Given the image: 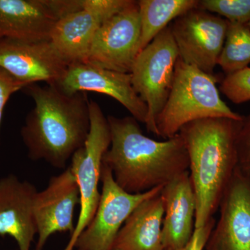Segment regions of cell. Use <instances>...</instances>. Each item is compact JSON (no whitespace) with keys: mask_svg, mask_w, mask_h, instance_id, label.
<instances>
[{"mask_svg":"<svg viewBox=\"0 0 250 250\" xmlns=\"http://www.w3.org/2000/svg\"><path fill=\"white\" fill-rule=\"evenodd\" d=\"M107 120L111 146L103 163L125 191L139 194L164 187L188 171V155L180 134L157 141L145 136L132 116H108Z\"/></svg>","mask_w":250,"mask_h":250,"instance_id":"obj_1","label":"cell"},{"mask_svg":"<svg viewBox=\"0 0 250 250\" xmlns=\"http://www.w3.org/2000/svg\"><path fill=\"white\" fill-rule=\"evenodd\" d=\"M35 103L21 129L23 143L32 161L43 160L59 169L83 147L90 120L85 92L67 95L54 85L32 83L24 88Z\"/></svg>","mask_w":250,"mask_h":250,"instance_id":"obj_2","label":"cell"},{"mask_svg":"<svg viewBox=\"0 0 250 250\" xmlns=\"http://www.w3.org/2000/svg\"><path fill=\"white\" fill-rule=\"evenodd\" d=\"M241 121L205 118L188 123L179 131L196 199L195 229L213 218L238 167L236 136Z\"/></svg>","mask_w":250,"mask_h":250,"instance_id":"obj_3","label":"cell"},{"mask_svg":"<svg viewBox=\"0 0 250 250\" xmlns=\"http://www.w3.org/2000/svg\"><path fill=\"white\" fill-rule=\"evenodd\" d=\"M218 81L215 75H208L179 58L170 95L156 119L158 136L171 139L184 125L205 118L242 121L243 116L233 112L220 98Z\"/></svg>","mask_w":250,"mask_h":250,"instance_id":"obj_4","label":"cell"},{"mask_svg":"<svg viewBox=\"0 0 250 250\" xmlns=\"http://www.w3.org/2000/svg\"><path fill=\"white\" fill-rule=\"evenodd\" d=\"M178 59L168 26L140 52L130 73L133 88L147 107L146 128L157 136L156 119L170 95Z\"/></svg>","mask_w":250,"mask_h":250,"instance_id":"obj_5","label":"cell"},{"mask_svg":"<svg viewBox=\"0 0 250 250\" xmlns=\"http://www.w3.org/2000/svg\"><path fill=\"white\" fill-rule=\"evenodd\" d=\"M90 128L84 146L74 154L69 166L76 179L80 193V210L75 229L64 250H74L82 231L88 226L98 208L101 192L103 159L111 146V132L107 118L100 105L94 101L88 104Z\"/></svg>","mask_w":250,"mask_h":250,"instance_id":"obj_6","label":"cell"},{"mask_svg":"<svg viewBox=\"0 0 250 250\" xmlns=\"http://www.w3.org/2000/svg\"><path fill=\"white\" fill-rule=\"evenodd\" d=\"M101 197L90 223L77 238V250H111L117 235L138 206L159 195L164 187L147 192L131 194L115 182L111 170L103 163Z\"/></svg>","mask_w":250,"mask_h":250,"instance_id":"obj_7","label":"cell"},{"mask_svg":"<svg viewBox=\"0 0 250 250\" xmlns=\"http://www.w3.org/2000/svg\"><path fill=\"white\" fill-rule=\"evenodd\" d=\"M228 21L196 8L169 24L177 45L179 58L210 75H214L223 50Z\"/></svg>","mask_w":250,"mask_h":250,"instance_id":"obj_8","label":"cell"},{"mask_svg":"<svg viewBox=\"0 0 250 250\" xmlns=\"http://www.w3.org/2000/svg\"><path fill=\"white\" fill-rule=\"evenodd\" d=\"M141 18L138 1L104 22L97 31L86 62L113 71L131 73L139 54Z\"/></svg>","mask_w":250,"mask_h":250,"instance_id":"obj_9","label":"cell"},{"mask_svg":"<svg viewBox=\"0 0 250 250\" xmlns=\"http://www.w3.org/2000/svg\"><path fill=\"white\" fill-rule=\"evenodd\" d=\"M68 65L49 41L0 39V67L27 85L45 82L57 86Z\"/></svg>","mask_w":250,"mask_h":250,"instance_id":"obj_10","label":"cell"},{"mask_svg":"<svg viewBox=\"0 0 250 250\" xmlns=\"http://www.w3.org/2000/svg\"><path fill=\"white\" fill-rule=\"evenodd\" d=\"M205 250H250V175L237 167Z\"/></svg>","mask_w":250,"mask_h":250,"instance_id":"obj_11","label":"cell"},{"mask_svg":"<svg viewBox=\"0 0 250 250\" xmlns=\"http://www.w3.org/2000/svg\"><path fill=\"white\" fill-rule=\"evenodd\" d=\"M80 205V193L76 179L70 167L49 179L47 187L36 193L34 214L39 236L36 250H42L53 233L75 229L74 214Z\"/></svg>","mask_w":250,"mask_h":250,"instance_id":"obj_12","label":"cell"},{"mask_svg":"<svg viewBox=\"0 0 250 250\" xmlns=\"http://www.w3.org/2000/svg\"><path fill=\"white\" fill-rule=\"evenodd\" d=\"M57 88L67 95L92 91L108 95L121 104L138 122L146 123L147 107L135 91L129 73L113 71L88 62H75Z\"/></svg>","mask_w":250,"mask_h":250,"instance_id":"obj_13","label":"cell"},{"mask_svg":"<svg viewBox=\"0 0 250 250\" xmlns=\"http://www.w3.org/2000/svg\"><path fill=\"white\" fill-rule=\"evenodd\" d=\"M37 192L34 184L15 174L0 179V236L14 238L19 250H30L37 234L34 214Z\"/></svg>","mask_w":250,"mask_h":250,"instance_id":"obj_14","label":"cell"},{"mask_svg":"<svg viewBox=\"0 0 250 250\" xmlns=\"http://www.w3.org/2000/svg\"><path fill=\"white\" fill-rule=\"evenodd\" d=\"M165 201L162 237L164 250L184 248L195 230L196 199L189 170L164 186Z\"/></svg>","mask_w":250,"mask_h":250,"instance_id":"obj_15","label":"cell"},{"mask_svg":"<svg viewBox=\"0 0 250 250\" xmlns=\"http://www.w3.org/2000/svg\"><path fill=\"white\" fill-rule=\"evenodd\" d=\"M58 21L47 0H0V39L49 41Z\"/></svg>","mask_w":250,"mask_h":250,"instance_id":"obj_16","label":"cell"},{"mask_svg":"<svg viewBox=\"0 0 250 250\" xmlns=\"http://www.w3.org/2000/svg\"><path fill=\"white\" fill-rule=\"evenodd\" d=\"M164 213L165 201L161 193L142 202L126 219L111 250H164Z\"/></svg>","mask_w":250,"mask_h":250,"instance_id":"obj_17","label":"cell"},{"mask_svg":"<svg viewBox=\"0 0 250 250\" xmlns=\"http://www.w3.org/2000/svg\"><path fill=\"white\" fill-rule=\"evenodd\" d=\"M102 24L93 14L81 9L56 22L49 42L69 65L86 62L94 37Z\"/></svg>","mask_w":250,"mask_h":250,"instance_id":"obj_18","label":"cell"},{"mask_svg":"<svg viewBox=\"0 0 250 250\" xmlns=\"http://www.w3.org/2000/svg\"><path fill=\"white\" fill-rule=\"evenodd\" d=\"M197 0H140L139 53L174 20L198 6Z\"/></svg>","mask_w":250,"mask_h":250,"instance_id":"obj_19","label":"cell"},{"mask_svg":"<svg viewBox=\"0 0 250 250\" xmlns=\"http://www.w3.org/2000/svg\"><path fill=\"white\" fill-rule=\"evenodd\" d=\"M250 63V27L248 24L229 22L218 65L228 75L246 68Z\"/></svg>","mask_w":250,"mask_h":250,"instance_id":"obj_20","label":"cell"},{"mask_svg":"<svg viewBox=\"0 0 250 250\" xmlns=\"http://www.w3.org/2000/svg\"><path fill=\"white\" fill-rule=\"evenodd\" d=\"M197 8L224 16L230 22L250 21V0H202Z\"/></svg>","mask_w":250,"mask_h":250,"instance_id":"obj_21","label":"cell"},{"mask_svg":"<svg viewBox=\"0 0 250 250\" xmlns=\"http://www.w3.org/2000/svg\"><path fill=\"white\" fill-rule=\"evenodd\" d=\"M220 90L236 104L250 101V67L226 75L222 80Z\"/></svg>","mask_w":250,"mask_h":250,"instance_id":"obj_22","label":"cell"},{"mask_svg":"<svg viewBox=\"0 0 250 250\" xmlns=\"http://www.w3.org/2000/svg\"><path fill=\"white\" fill-rule=\"evenodd\" d=\"M132 0H82V9L93 14L103 23L131 4Z\"/></svg>","mask_w":250,"mask_h":250,"instance_id":"obj_23","label":"cell"},{"mask_svg":"<svg viewBox=\"0 0 250 250\" xmlns=\"http://www.w3.org/2000/svg\"><path fill=\"white\" fill-rule=\"evenodd\" d=\"M238 167L250 175V113L243 116L236 136Z\"/></svg>","mask_w":250,"mask_h":250,"instance_id":"obj_24","label":"cell"},{"mask_svg":"<svg viewBox=\"0 0 250 250\" xmlns=\"http://www.w3.org/2000/svg\"><path fill=\"white\" fill-rule=\"evenodd\" d=\"M27 85L16 80L7 72L0 67V126L5 105L11 95L24 89Z\"/></svg>","mask_w":250,"mask_h":250,"instance_id":"obj_25","label":"cell"},{"mask_svg":"<svg viewBox=\"0 0 250 250\" xmlns=\"http://www.w3.org/2000/svg\"><path fill=\"white\" fill-rule=\"evenodd\" d=\"M215 223L216 220L214 218H212L204 228L194 230L191 238L184 248L164 250H205L207 241L214 228Z\"/></svg>","mask_w":250,"mask_h":250,"instance_id":"obj_26","label":"cell"},{"mask_svg":"<svg viewBox=\"0 0 250 250\" xmlns=\"http://www.w3.org/2000/svg\"><path fill=\"white\" fill-rule=\"evenodd\" d=\"M248 26H249V27H250V21L249 22H248Z\"/></svg>","mask_w":250,"mask_h":250,"instance_id":"obj_27","label":"cell"}]
</instances>
